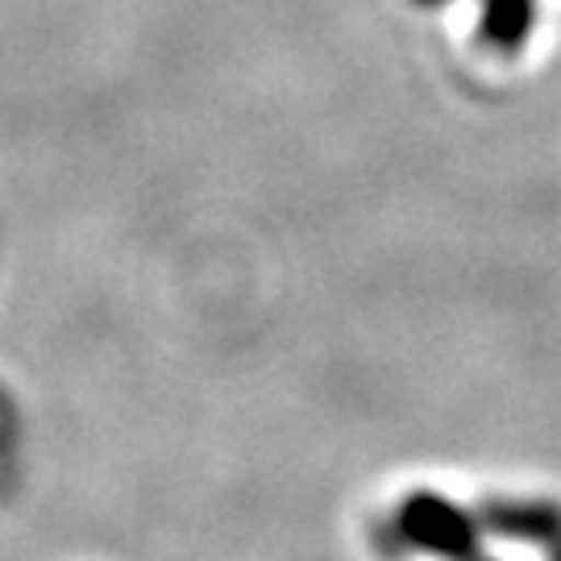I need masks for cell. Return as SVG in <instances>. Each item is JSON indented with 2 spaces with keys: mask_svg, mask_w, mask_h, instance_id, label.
<instances>
[{
  "mask_svg": "<svg viewBox=\"0 0 561 561\" xmlns=\"http://www.w3.org/2000/svg\"><path fill=\"white\" fill-rule=\"evenodd\" d=\"M396 533L412 549H424V553L442 561H495L482 553L479 520L470 512H461L458 503L433 495V491H416L400 503Z\"/></svg>",
  "mask_w": 561,
  "mask_h": 561,
  "instance_id": "1",
  "label": "cell"
},
{
  "mask_svg": "<svg viewBox=\"0 0 561 561\" xmlns=\"http://www.w3.org/2000/svg\"><path fill=\"white\" fill-rule=\"evenodd\" d=\"M479 524L500 533L507 541L524 545H545L553 549L561 541V507L558 503H512V500H491L479 512Z\"/></svg>",
  "mask_w": 561,
  "mask_h": 561,
  "instance_id": "2",
  "label": "cell"
},
{
  "mask_svg": "<svg viewBox=\"0 0 561 561\" xmlns=\"http://www.w3.org/2000/svg\"><path fill=\"white\" fill-rule=\"evenodd\" d=\"M424 9H437L442 0H416ZM533 30V0H482V42L500 55H516Z\"/></svg>",
  "mask_w": 561,
  "mask_h": 561,
  "instance_id": "3",
  "label": "cell"
},
{
  "mask_svg": "<svg viewBox=\"0 0 561 561\" xmlns=\"http://www.w3.org/2000/svg\"><path fill=\"white\" fill-rule=\"evenodd\" d=\"M549 561H561V541L553 545V549H549Z\"/></svg>",
  "mask_w": 561,
  "mask_h": 561,
  "instance_id": "4",
  "label": "cell"
}]
</instances>
